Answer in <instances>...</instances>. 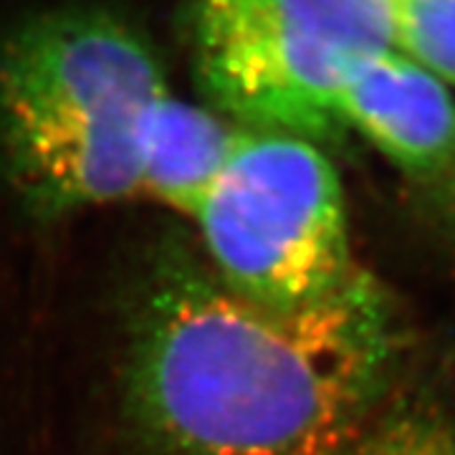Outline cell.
Masks as SVG:
<instances>
[{
	"instance_id": "obj_2",
	"label": "cell",
	"mask_w": 455,
	"mask_h": 455,
	"mask_svg": "<svg viewBox=\"0 0 455 455\" xmlns=\"http://www.w3.org/2000/svg\"><path fill=\"white\" fill-rule=\"evenodd\" d=\"M167 92L152 49L104 11H56L0 51V152L23 200L71 215L140 196V147Z\"/></svg>"
},
{
	"instance_id": "obj_6",
	"label": "cell",
	"mask_w": 455,
	"mask_h": 455,
	"mask_svg": "<svg viewBox=\"0 0 455 455\" xmlns=\"http://www.w3.org/2000/svg\"><path fill=\"white\" fill-rule=\"evenodd\" d=\"M241 127L170 94L152 104L140 147V196L190 218L223 170Z\"/></svg>"
},
{
	"instance_id": "obj_7",
	"label": "cell",
	"mask_w": 455,
	"mask_h": 455,
	"mask_svg": "<svg viewBox=\"0 0 455 455\" xmlns=\"http://www.w3.org/2000/svg\"><path fill=\"white\" fill-rule=\"evenodd\" d=\"M337 455H455V425L433 400H407L374 415Z\"/></svg>"
},
{
	"instance_id": "obj_5",
	"label": "cell",
	"mask_w": 455,
	"mask_h": 455,
	"mask_svg": "<svg viewBox=\"0 0 455 455\" xmlns=\"http://www.w3.org/2000/svg\"><path fill=\"white\" fill-rule=\"evenodd\" d=\"M341 122L407 175L430 178L455 160V99L423 66L387 51L341 94Z\"/></svg>"
},
{
	"instance_id": "obj_3",
	"label": "cell",
	"mask_w": 455,
	"mask_h": 455,
	"mask_svg": "<svg viewBox=\"0 0 455 455\" xmlns=\"http://www.w3.org/2000/svg\"><path fill=\"white\" fill-rule=\"evenodd\" d=\"M190 49L205 97L245 130L324 140L341 94L395 51L392 0H193Z\"/></svg>"
},
{
	"instance_id": "obj_4",
	"label": "cell",
	"mask_w": 455,
	"mask_h": 455,
	"mask_svg": "<svg viewBox=\"0 0 455 455\" xmlns=\"http://www.w3.org/2000/svg\"><path fill=\"white\" fill-rule=\"evenodd\" d=\"M190 220L212 274L271 309L322 301L359 268L339 175L319 147L293 134L238 130Z\"/></svg>"
},
{
	"instance_id": "obj_8",
	"label": "cell",
	"mask_w": 455,
	"mask_h": 455,
	"mask_svg": "<svg viewBox=\"0 0 455 455\" xmlns=\"http://www.w3.org/2000/svg\"><path fill=\"white\" fill-rule=\"evenodd\" d=\"M395 46L440 82L455 86V0H392Z\"/></svg>"
},
{
	"instance_id": "obj_1",
	"label": "cell",
	"mask_w": 455,
	"mask_h": 455,
	"mask_svg": "<svg viewBox=\"0 0 455 455\" xmlns=\"http://www.w3.org/2000/svg\"><path fill=\"white\" fill-rule=\"evenodd\" d=\"M382 286L271 309L163 243L124 314L122 397L157 455H337L372 423L397 359Z\"/></svg>"
}]
</instances>
